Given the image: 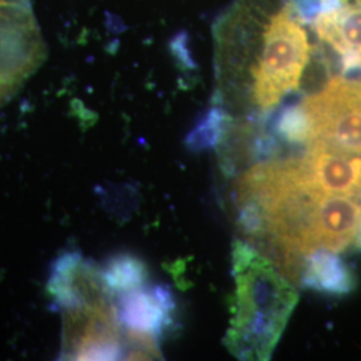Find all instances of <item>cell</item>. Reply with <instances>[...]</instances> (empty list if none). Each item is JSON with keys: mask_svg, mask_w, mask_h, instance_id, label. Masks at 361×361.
Listing matches in <instances>:
<instances>
[{"mask_svg": "<svg viewBox=\"0 0 361 361\" xmlns=\"http://www.w3.org/2000/svg\"><path fill=\"white\" fill-rule=\"evenodd\" d=\"M235 293L226 347L241 360H269L298 301L295 288L247 243L233 244Z\"/></svg>", "mask_w": 361, "mask_h": 361, "instance_id": "6da1fadb", "label": "cell"}, {"mask_svg": "<svg viewBox=\"0 0 361 361\" xmlns=\"http://www.w3.org/2000/svg\"><path fill=\"white\" fill-rule=\"evenodd\" d=\"M310 56V39L295 7L285 6L265 28L261 55L252 68L253 99L261 110H271L298 89Z\"/></svg>", "mask_w": 361, "mask_h": 361, "instance_id": "7a4b0ae2", "label": "cell"}, {"mask_svg": "<svg viewBox=\"0 0 361 361\" xmlns=\"http://www.w3.org/2000/svg\"><path fill=\"white\" fill-rule=\"evenodd\" d=\"M300 106L308 123L307 146L361 157V78H332Z\"/></svg>", "mask_w": 361, "mask_h": 361, "instance_id": "3957f363", "label": "cell"}, {"mask_svg": "<svg viewBox=\"0 0 361 361\" xmlns=\"http://www.w3.org/2000/svg\"><path fill=\"white\" fill-rule=\"evenodd\" d=\"M114 297L128 356H159V341L173 325L176 301L166 285H142Z\"/></svg>", "mask_w": 361, "mask_h": 361, "instance_id": "277c9868", "label": "cell"}, {"mask_svg": "<svg viewBox=\"0 0 361 361\" xmlns=\"http://www.w3.org/2000/svg\"><path fill=\"white\" fill-rule=\"evenodd\" d=\"M298 165L313 190L361 200L360 155L308 146L305 155L298 158Z\"/></svg>", "mask_w": 361, "mask_h": 361, "instance_id": "5b68a950", "label": "cell"}, {"mask_svg": "<svg viewBox=\"0 0 361 361\" xmlns=\"http://www.w3.org/2000/svg\"><path fill=\"white\" fill-rule=\"evenodd\" d=\"M361 237V200L345 195L319 198L313 224L314 250L343 252Z\"/></svg>", "mask_w": 361, "mask_h": 361, "instance_id": "8992f818", "label": "cell"}, {"mask_svg": "<svg viewBox=\"0 0 361 361\" xmlns=\"http://www.w3.org/2000/svg\"><path fill=\"white\" fill-rule=\"evenodd\" d=\"M313 26L347 70L361 68V0H338L314 15Z\"/></svg>", "mask_w": 361, "mask_h": 361, "instance_id": "52a82bcc", "label": "cell"}, {"mask_svg": "<svg viewBox=\"0 0 361 361\" xmlns=\"http://www.w3.org/2000/svg\"><path fill=\"white\" fill-rule=\"evenodd\" d=\"M300 285L324 293L344 295L353 288V277L337 253L317 249L305 257Z\"/></svg>", "mask_w": 361, "mask_h": 361, "instance_id": "ba28073f", "label": "cell"}, {"mask_svg": "<svg viewBox=\"0 0 361 361\" xmlns=\"http://www.w3.org/2000/svg\"><path fill=\"white\" fill-rule=\"evenodd\" d=\"M101 274L107 290L113 296L142 286L149 277L142 259L129 253H119L109 258L101 268Z\"/></svg>", "mask_w": 361, "mask_h": 361, "instance_id": "9c48e42d", "label": "cell"}, {"mask_svg": "<svg viewBox=\"0 0 361 361\" xmlns=\"http://www.w3.org/2000/svg\"><path fill=\"white\" fill-rule=\"evenodd\" d=\"M225 137L226 114L219 109H212L188 134L185 142L192 152L200 153L219 146Z\"/></svg>", "mask_w": 361, "mask_h": 361, "instance_id": "30bf717a", "label": "cell"}, {"mask_svg": "<svg viewBox=\"0 0 361 361\" xmlns=\"http://www.w3.org/2000/svg\"><path fill=\"white\" fill-rule=\"evenodd\" d=\"M274 131L284 142L307 145L308 123L301 106H293L284 110L274 123Z\"/></svg>", "mask_w": 361, "mask_h": 361, "instance_id": "8fae6325", "label": "cell"}, {"mask_svg": "<svg viewBox=\"0 0 361 361\" xmlns=\"http://www.w3.org/2000/svg\"><path fill=\"white\" fill-rule=\"evenodd\" d=\"M360 238H361V237H360Z\"/></svg>", "mask_w": 361, "mask_h": 361, "instance_id": "7c38bea8", "label": "cell"}]
</instances>
